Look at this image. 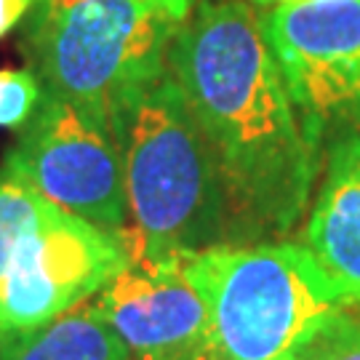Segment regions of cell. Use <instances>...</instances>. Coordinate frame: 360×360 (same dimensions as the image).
<instances>
[{
  "label": "cell",
  "instance_id": "11",
  "mask_svg": "<svg viewBox=\"0 0 360 360\" xmlns=\"http://www.w3.org/2000/svg\"><path fill=\"white\" fill-rule=\"evenodd\" d=\"M46 203L49 200L38 190H32L27 181L16 179L0 168V278H3L13 243L40 217Z\"/></svg>",
  "mask_w": 360,
  "mask_h": 360
},
{
  "label": "cell",
  "instance_id": "9",
  "mask_svg": "<svg viewBox=\"0 0 360 360\" xmlns=\"http://www.w3.org/2000/svg\"><path fill=\"white\" fill-rule=\"evenodd\" d=\"M307 248L345 304H360V134H342L307 219Z\"/></svg>",
  "mask_w": 360,
  "mask_h": 360
},
{
  "label": "cell",
  "instance_id": "17",
  "mask_svg": "<svg viewBox=\"0 0 360 360\" xmlns=\"http://www.w3.org/2000/svg\"><path fill=\"white\" fill-rule=\"evenodd\" d=\"M0 342H3V328H0Z\"/></svg>",
  "mask_w": 360,
  "mask_h": 360
},
{
  "label": "cell",
  "instance_id": "7",
  "mask_svg": "<svg viewBox=\"0 0 360 360\" xmlns=\"http://www.w3.org/2000/svg\"><path fill=\"white\" fill-rule=\"evenodd\" d=\"M262 25L309 129L360 126V0L275 6Z\"/></svg>",
  "mask_w": 360,
  "mask_h": 360
},
{
  "label": "cell",
  "instance_id": "3",
  "mask_svg": "<svg viewBox=\"0 0 360 360\" xmlns=\"http://www.w3.org/2000/svg\"><path fill=\"white\" fill-rule=\"evenodd\" d=\"M181 25L144 0H32L25 30L30 70L46 96L110 126L134 91L168 70Z\"/></svg>",
  "mask_w": 360,
  "mask_h": 360
},
{
  "label": "cell",
  "instance_id": "6",
  "mask_svg": "<svg viewBox=\"0 0 360 360\" xmlns=\"http://www.w3.org/2000/svg\"><path fill=\"white\" fill-rule=\"evenodd\" d=\"M129 264L117 232L96 227L56 203L13 243L0 278V328L27 331L83 304Z\"/></svg>",
  "mask_w": 360,
  "mask_h": 360
},
{
  "label": "cell",
  "instance_id": "14",
  "mask_svg": "<svg viewBox=\"0 0 360 360\" xmlns=\"http://www.w3.org/2000/svg\"><path fill=\"white\" fill-rule=\"evenodd\" d=\"M32 0H0V38H6L27 19Z\"/></svg>",
  "mask_w": 360,
  "mask_h": 360
},
{
  "label": "cell",
  "instance_id": "1",
  "mask_svg": "<svg viewBox=\"0 0 360 360\" xmlns=\"http://www.w3.org/2000/svg\"><path fill=\"white\" fill-rule=\"evenodd\" d=\"M168 70L214 158L227 243L281 240L304 217L321 136L299 115L254 3H200L171 43Z\"/></svg>",
  "mask_w": 360,
  "mask_h": 360
},
{
  "label": "cell",
  "instance_id": "13",
  "mask_svg": "<svg viewBox=\"0 0 360 360\" xmlns=\"http://www.w3.org/2000/svg\"><path fill=\"white\" fill-rule=\"evenodd\" d=\"M43 99L32 70H0V129H22Z\"/></svg>",
  "mask_w": 360,
  "mask_h": 360
},
{
  "label": "cell",
  "instance_id": "8",
  "mask_svg": "<svg viewBox=\"0 0 360 360\" xmlns=\"http://www.w3.org/2000/svg\"><path fill=\"white\" fill-rule=\"evenodd\" d=\"M131 360H219L211 309L190 272V251L129 259L89 299Z\"/></svg>",
  "mask_w": 360,
  "mask_h": 360
},
{
  "label": "cell",
  "instance_id": "2",
  "mask_svg": "<svg viewBox=\"0 0 360 360\" xmlns=\"http://www.w3.org/2000/svg\"><path fill=\"white\" fill-rule=\"evenodd\" d=\"M129 224L117 232L129 259L227 245L217 166L184 94L166 70L115 110Z\"/></svg>",
  "mask_w": 360,
  "mask_h": 360
},
{
  "label": "cell",
  "instance_id": "5",
  "mask_svg": "<svg viewBox=\"0 0 360 360\" xmlns=\"http://www.w3.org/2000/svg\"><path fill=\"white\" fill-rule=\"evenodd\" d=\"M3 171L96 227L120 232L129 224L123 163L112 131L65 99L43 94L3 158Z\"/></svg>",
  "mask_w": 360,
  "mask_h": 360
},
{
  "label": "cell",
  "instance_id": "15",
  "mask_svg": "<svg viewBox=\"0 0 360 360\" xmlns=\"http://www.w3.org/2000/svg\"><path fill=\"white\" fill-rule=\"evenodd\" d=\"M144 3L163 8V11L171 13V16H174V19H179V22H187V19H190V13L195 11V0H144Z\"/></svg>",
  "mask_w": 360,
  "mask_h": 360
},
{
  "label": "cell",
  "instance_id": "12",
  "mask_svg": "<svg viewBox=\"0 0 360 360\" xmlns=\"http://www.w3.org/2000/svg\"><path fill=\"white\" fill-rule=\"evenodd\" d=\"M288 360H360V318L334 312L296 345Z\"/></svg>",
  "mask_w": 360,
  "mask_h": 360
},
{
  "label": "cell",
  "instance_id": "16",
  "mask_svg": "<svg viewBox=\"0 0 360 360\" xmlns=\"http://www.w3.org/2000/svg\"><path fill=\"white\" fill-rule=\"evenodd\" d=\"M254 6H264V8H275V6H296V3H315V0H251Z\"/></svg>",
  "mask_w": 360,
  "mask_h": 360
},
{
  "label": "cell",
  "instance_id": "4",
  "mask_svg": "<svg viewBox=\"0 0 360 360\" xmlns=\"http://www.w3.org/2000/svg\"><path fill=\"white\" fill-rule=\"evenodd\" d=\"M190 272L211 309L219 360H288L347 307L307 245L288 240L190 251Z\"/></svg>",
  "mask_w": 360,
  "mask_h": 360
},
{
  "label": "cell",
  "instance_id": "10",
  "mask_svg": "<svg viewBox=\"0 0 360 360\" xmlns=\"http://www.w3.org/2000/svg\"><path fill=\"white\" fill-rule=\"evenodd\" d=\"M0 360H131V355L86 299L38 328L6 331Z\"/></svg>",
  "mask_w": 360,
  "mask_h": 360
}]
</instances>
